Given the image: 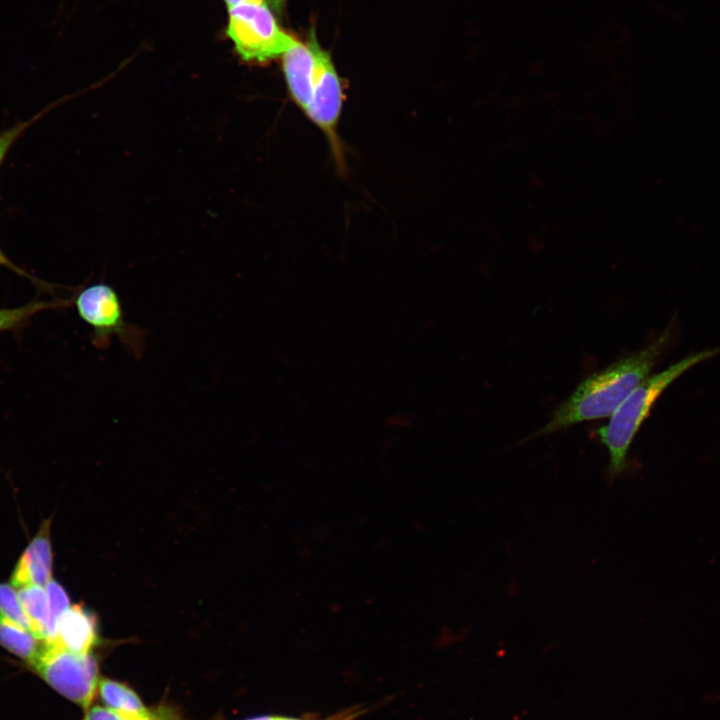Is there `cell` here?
Returning a JSON list of instances; mask_svg holds the SVG:
<instances>
[{
	"label": "cell",
	"mask_w": 720,
	"mask_h": 720,
	"mask_svg": "<svg viewBox=\"0 0 720 720\" xmlns=\"http://www.w3.org/2000/svg\"><path fill=\"white\" fill-rule=\"evenodd\" d=\"M673 328L642 350L623 358L583 380L553 412L550 421L529 438L552 434L572 425L610 417L645 380L668 347Z\"/></svg>",
	"instance_id": "1"
},
{
	"label": "cell",
	"mask_w": 720,
	"mask_h": 720,
	"mask_svg": "<svg viewBox=\"0 0 720 720\" xmlns=\"http://www.w3.org/2000/svg\"><path fill=\"white\" fill-rule=\"evenodd\" d=\"M720 354V347L693 353L643 380L610 416L607 425L596 430L609 453L606 480L612 484L627 470L630 445L662 392L691 367Z\"/></svg>",
	"instance_id": "2"
},
{
	"label": "cell",
	"mask_w": 720,
	"mask_h": 720,
	"mask_svg": "<svg viewBox=\"0 0 720 720\" xmlns=\"http://www.w3.org/2000/svg\"><path fill=\"white\" fill-rule=\"evenodd\" d=\"M80 318L92 329V344L107 348L117 338L137 358L144 351L146 331L125 319L121 299L116 290L105 282L90 284L72 300Z\"/></svg>",
	"instance_id": "3"
},
{
	"label": "cell",
	"mask_w": 720,
	"mask_h": 720,
	"mask_svg": "<svg viewBox=\"0 0 720 720\" xmlns=\"http://www.w3.org/2000/svg\"><path fill=\"white\" fill-rule=\"evenodd\" d=\"M227 11L226 36L245 62L263 63L281 57L294 40L279 26L264 1L243 3Z\"/></svg>",
	"instance_id": "4"
},
{
	"label": "cell",
	"mask_w": 720,
	"mask_h": 720,
	"mask_svg": "<svg viewBox=\"0 0 720 720\" xmlns=\"http://www.w3.org/2000/svg\"><path fill=\"white\" fill-rule=\"evenodd\" d=\"M34 672L59 694L88 709L99 686L97 662L88 654H79L47 643Z\"/></svg>",
	"instance_id": "5"
},
{
	"label": "cell",
	"mask_w": 720,
	"mask_h": 720,
	"mask_svg": "<svg viewBox=\"0 0 720 720\" xmlns=\"http://www.w3.org/2000/svg\"><path fill=\"white\" fill-rule=\"evenodd\" d=\"M307 42L314 53L316 67L312 99L305 114L327 135L338 152L336 126L344 100L342 81L330 53L321 47L314 30L310 31Z\"/></svg>",
	"instance_id": "6"
},
{
	"label": "cell",
	"mask_w": 720,
	"mask_h": 720,
	"mask_svg": "<svg viewBox=\"0 0 720 720\" xmlns=\"http://www.w3.org/2000/svg\"><path fill=\"white\" fill-rule=\"evenodd\" d=\"M53 553L50 521H44L20 556L11 576L13 587L41 586L51 580Z\"/></svg>",
	"instance_id": "7"
},
{
	"label": "cell",
	"mask_w": 720,
	"mask_h": 720,
	"mask_svg": "<svg viewBox=\"0 0 720 720\" xmlns=\"http://www.w3.org/2000/svg\"><path fill=\"white\" fill-rule=\"evenodd\" d=\"M282 70L291 98L305 113L308 109L315 77V57L308 42L294 38L281 55Z\"/></svg>",
	"instance_id": "8"
},
{
	"label": "cell",
	"mask_w": 720,
	"mask_h": 720,
	"mask_svg": "<svg viewBox=\"0 0 720 720\" xmlns=\"http://www.w3.org/2000/svg\"><path fill=\"white\" fill-rule=\"evenodd\" d=\"M96 617L81 605L70 606L57 621L52 644L79 654H88L97 644Z\"/></svg>",
	"instance_id": "9"
},
{
	"label": "cell",
	"mask_w": 720,
	"mask_h": 720,
	"mask_svg": "<svg viewBox=\"0 0 720 720\" xmlns=\"http://www.w3.org/2000/svg\"><path fill=\"white\" fill-rule=\"evenodd\" d=\"M18 597L31 622V631L46 641L53 643L56 626L53 622L47 593L41 586L19 588Z\"/></svg>",
	"instance_id": "10"
},
{
	"label": "cell",
	"mask_w": 720,
	"mask_h": 720,
	"mask_svg": "<svg viewBox=\"0 0 720 720\" xmlns=\"http://www.w3.org/2000/svg\"><path fill=\"white\" fill-rule=\"evenodd\" d=\"M47 642L0 615V646L32 666Z\"/></svg>",
	"instance_id": "11"
},
{
	"label": "cell",
	"mask_w": 720,
	"mask_h": 720,
	"mask_svg": "<svg viewBox=\"0 0 720 720\" xmlns=\"http://www.w3.org/2000/svg\"><path fill=\"white\" fill-rule=\"evenodd\" d=\"M99 694L108 708L128 715H146L150 710L141 702L138 695L126 685L113 681L101 680Z\"/></svg>",
	"instance_id": "12"
},
{
	"label": "cell",
	"mask_w": 720,
	"mask_h": 720,
	"mask_svg": "<svg viewBox=\"0 0 720 720\" xmlns=\"http://www.w3.org/2000/svg\"><path fill=\"white\" fill-rule=\"evenodd\" d=\"M69 301H33L26 305L12 308H0V332L15 330L37 313L65 305Z\"/></svg>",
	"instance_id": "13"
},
{
	"label": "cell",
	"mask_w": 720,
	"mask_h": 720,
	"mask_svg": "<svg viewBox=\"0 0 720 720\" xmlns=\"http://www.w3.org/2000/svg\"><path fill=\"white\" fill-rule=\"evenodd\" d=\"M0 615L31 631V622L13 585L0 583ZM32 632V631H31Z\"/></svg>",
	"instance_id": "14"
},
{
	"label": "cell",
	"mask_w": 720,
	"mask_h": 720,
	"mask_svg": "<svg viewBox=\"0 0 720 720\" xmlns=\"http://www.w3.org/2000/svg\"><path fill=\"white\" fill-rule=\"evenodd\" d=\"M51 615L55 626L62 614L70 608V599L65 589L55 580H50L45 585Z\"/></svg>",
	"instance_id": "15"
},
{
	"label": "cell",
	"mask_w": 720,
	"mask_h": 720,
	"mask_svg": "<svg viewBox=\"0 0 720 720\" xmlns=\"http://www.w3.org/2000/svg\"><path fill=\"white\" fill-rule=\"evenodd\" d=\"M31 122H21L0 133V166L8 151Z\"/></svg>",
	"instance_id": "16"
},
{
	"label": "cell",
	"mask_w": 720,
	"mask_h": 720,
	"mask_svg": "<svg viewBox=\"0 0 720 720\" xmlns=\"http://www.w3.org/2000/svg\"><path fill=\"white\" fill-rule=\"evenodd\" d=\"M83 720H121L118 712L100 706L90 708Z\"/></svg>",
	"instance_id": "17"
},
{
	"label": "cell",
	"mask_w": 720,
	"mask_h": 720,
	"mask_svg": "<svg viewBox=\"0 0 720 720\" xmlns=\"http://www.w3.org/2000/svg\"><path fill=\"white\" fill-rule=\"evenodd\" d=\"M168 711H149L146 715H128L119 713L121 720H178Z\"/></svg>",
	"instance_id": "18"
},
{
	"label": "cell",
	"mask_w": 720,
	"mask_h": 720,
	"mask_svg": "<svg viewBox=\"0 0 720 720\" xmlns=\"http://www.w3.org/2000/svg\"><path fill=\"white\" fill-rule=\"evenodd\" d=\"M0 265L4 266L6 268H9L10 270H12L13 272H15L19 275L30 278V276L25 271H23L21 268H19L15 263H13L8 258V256L2 251L1 247H0Z\"/></svg>",
	"instance_id": "19"
},
{
	"label": "cell",
	"mask_w": 720,
	"mask_h": 720,
	"mask_svg": "<svg viewBox=\"0 0 720 720\" xmlns=\"http://www.w3.org/2000/svg\"><path fill=\"white\" fill-rule=\"evenodd\" d=\"M277 18L281 17L285 10L286 0H263Z\"/></svg>",
	"instance_id": "20"
},
{
	"label": "cell",
	"mask_w": 720,
	"mask_h": 720,
	"mask_svg": "<svg viewBox=\"0 0 720 720\" xmlns=\"http://www.w3.org/2000/svg\"><path fill=\"white\" fill-rule=\"evenodd\" d=\"M358 714H359L358 711L345 712V713L335 715V716H333L329 719H325V720H353ZM273 720H300V719L274 716Z\"/></svg>",
	"instance_id": "21"
},
{
	"label": "cell",
	"mask_w": 720,
	"mask_h": 720,
	"mask_svg": "<svg viewBox=\"0 0 720 720\" xmlns=\"http://www.w3.org/2000/svg\"><path fill=\"white\" fill-rule=\"evenodd\" d=\"M223 1H224L225 5H226V8L229 9V8H232V7H234V6H237V5H240V4H243V3H247V2H262L263 0H223Z\"/></svg>",
	"instance_id": "22"
},
{
	"label": "cell",
	"mask_w": 720,
	"mask_h": 720,
	"mask_svg": "<svg viewBox=\"0 0 720 720\" xmlns=\"http://www.w3.org/2000/svg\"><path fill=\"white\" fill-rule=\"evenodd\" d=\"M273 718H274V716H261V717H256V718H252L249 720H273Z\"/></svg>",
	"instance_id": "23"
}]
</instances>
